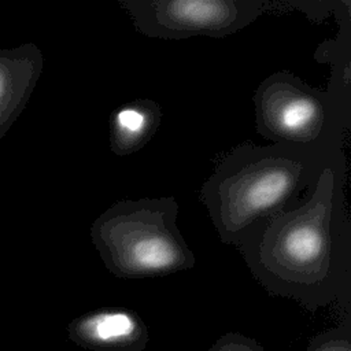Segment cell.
Segmentation results:
<instances>
[{
	"mask_svg": "<svg viewBox=\"0 0 351 351\" xmlns=\"http://www.w3.org/2000/svg\"><path fill=\"white\" fill-rule=\"evenodd\" d=\"M347 159L328 166L295 208L262 219L237 247L255 280L273 296L310 313L339 304L351 313V221Z\"/></svg>",
	"mask_w": 351,
	"mask_h": 351,
	"instance_id": "obj_1",
	"label": "cell"
},
{
	"mask_svg": "<svg viewBox=\"0 0 351 351\" xmlns=\"http://www.w3.org/2000/svg\"><path fill=\"white\" fill-rule=\"evenodd\" d=\"M341 158L346 152L337 148L243 143L219 159L199 199L219 240L237 245L262 219L299 206Z\"/></svg>",
	"mask_w": 351,
	"mask_h": 351,
	"instance_id": "obj_2",
	"label": "cell"
},
{
	"mask_svg": "<svg viewBox=\"0 0 351 351\" xmlns=\"http://www.w3.org/2000/svg\"><path fill=\"white\" fill-rule=\"evenodd\" d=\"M174 196L122 199L90 226V240L106 269L118 278H151L196 265L178 225Z\"/></svg>",
	"mask_w": 351,
	"mask_h": 351,
	"instance_id": "obj_3",
	"label": "cell"
},
{
	"mask_svg": "<svg viewBox=\"0 0 351 351\" xmlns=\"http://www.w3.org/2000/svg\"><path fill=\"white\" fill-rule=\"evenodd\" d=\"M252 103L255 128L263 138L344 149L351 129V97L313 88L281 70L258 85Z\"/></svg>",
	"mask_w": 351,
	"mask_h": 351,
	"instance_id": "obj_4",
	"label": "cell"
},
{
	"mask_svg": "<svg viewBox=\"0 0 351 351\" xmlns=\"http://www.w3.org/2000/svg\"><path fill=\"white\" fill-rule=\"evenodd\" d=\"M136 30L151 38L225 37L267 12L291 11L289 0H118Z\"/></svg>",
	"mask_w": 351,
	"mask_h": 351,
	"instance_id": "obj_5",
	"label": "cell"
},
{
	"mask_svg": "<svg viewBox=\"0 0 351 351\" xmlns=\"http://www.w3.org/2000/svg\"><path fill=\"white\" fill-rule=\"evenodd\" d=\"M69 339L89 351H144L149 333L143 318L126 307H101L67 325Z\"/></svg>",
	"mask_w": 351,
	"mask_h": 351,
	"instance_id": "obj_6",
	"label": "cell"
},
{
	"mask_svg": "<svg viewBox=\"0 0 351 351\" xmlns=\"http://www.w3.org/2000/svg\"><path fill=\"white\" fill-rule=\"evenodd\" d=\"M43 64V53L33 43L0 49V138L27 104Z\"/></svg>",
	"mask_w": 351,
	"mask_h": 351,
	"instance_id": "obj_7",
	"label": "cell"
},
{
	"mask_svg": "<svg viewBox=\"0 0 351 351\" xmlns=\"http://www.w3.org/2000/svg\"><path fill=\"white\" fill-rule=\"evenodd\" d=\"M162 122V108L152 99H134L118 107L111 118L110 149L128 156L144 148Z\"/></svg>",
	"mask_w": 351,
	"mask_h": 351,
	"instance_id": "obj_8",
	"label": "cell"
},
{
	"mask_svg": "<svg viewBox=\"0 0 351 351\" xmlns=\"http://www.w3.org/2000/svg\"><path fill=\"white\" fill-rule=\"evenodd\" d=\"M335 15L339 21L337 36L321 43L314 58L330 66L328 89L351 97V1L343 0L341 8Z\"/></svg>",
	"mask_w": 351,
	"mask_h": 351,
	"instance_id": "obj_9",
	"label": "cell"
},
{
	"mask_svg": "<svg viewBox=\"0 0 351 351\" xmlns=\"http://www.w3.org/2000/svg\"><path fill=\"white\" fill-rule=\"evenodd\" d=\"M307 351H351V313H346L340 325L311 337Z\"/></svg>",
	"mask_w": 351,
	"mask_h": 351,
	"instance_id": "obj_10",
	"label": "cell"
},
{
	"mask_svg": "<svg viewBox=\"0 0 351 351\" xmlns=\"http://www.w3.org/2000/svg\"><path fill=\"white\" fill-rule=\"evenodd\" d=\"M207 351H267L255 339L243 333L229 332L222 335Z\"/></svg>",
	"mask_w": 351,
	"mask_h": 351,
	"instance_id": "obj_11",
	"label": "cell"
}]
</instances>
